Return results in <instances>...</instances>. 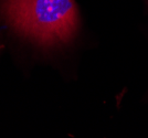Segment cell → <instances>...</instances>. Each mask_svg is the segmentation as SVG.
Here are the masks:
<instances>
[{
	"label": "cell",
	"mask_w": 148,
	"mask_h": 138,
	"mask_svg": "<svg viewBox=\"0 0 148 138\" xmlns=\"http://www.w3.org/2000/svg\"><path fill=\"white\" fill-rule=\"evenodd\" d=\"M1 6L14 31L47 50L68 45L79 32L75 0H2Z\"/></svg>",
	"instance_id": "cell-1"
}]
</instances>
